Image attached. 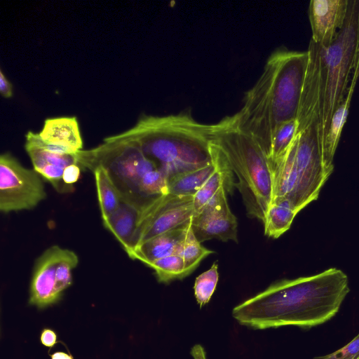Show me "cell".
Listing matches in <instances>:
<instances>
[{"label": "cell", "mask_w": 359, "mask_h": 359, "mask_svg": "<svg viewBox=\"0 0 359 359\" xmlns=\"http://www.w3.org/2000/svg\"><path fill=\"white\" fill-rule=\"evenodd\" d=\"M350 291L348 278L337 268L316 275L283 279L233 308V317L253 329L310 328L331 320Z\"/></svg>", "instance_id": "obj_1"}, {"label": "cell", "mask_w": 359, "mask_h": 359, "mask_svg": "<svg viewBox=\"0 0 359 359\" xmlns=\"http://www.w3.org/2000/svg\"><path fill=\"white\" fill-rule=\"evenodd\" d=\"M309 55L282 46L269 57L263 72L245 93L236 113L240 130L268 152L276 127L297 118Z\"/></svg>", "instance_id": "obj_2"}, {"label": "cell", "mask_w": 359, "mask_h": 359, "mask_svg": "<svg viewBox=\"0 0 359 359\" xmlns=\"http://www.w3.org/2000/svg\"><path fill=\"white\" fill-rule=\"evenodd\" d=\"M212 129L213 124L197 121L187 109L167 116L144 115L120 135L135 144L168 181L212 163Z\"/></svg>", "instance_id": "obj_3"}, {"label": "cell", "mask_w": 359, "mask_h": 359, "mask_svg": "<svg viewBox=\"0 0 359 359\" xmlns=\"http://www.w3.org/2000/svg\"><path fill=\"white\" fill-rule=\"evenodd\" d=\"M76 155L82 170L103 168L121 201L134 206L140 212V219L168 194L165 175L135 144L120 134L105 138L97 147L80 150Z\"/></svg>", "instance_id": "obj_4"}, {"label": "cell", "mask_w": 359, "mask_h": 359, "mask_svg": "<svg viewBox=\"0 0 359 359\" xmlns=\"http://www.w3.org/2000/svg\"><path fill=\"white\" fill-rule=\"evenodd\" d=\"M211 142L224 155L238 180L248 215L264 223L273 201V175L267 156L258 143L238 127L235 114L213 124Z\"/></svg>", "instance_id": "obj_5"}, {"label": "cell", "mask_w": 359, "mask_h": 359, "mask_svg": "<svg viewBox=\"0 0 359 359\" xmlns=\"http://www.w3.org/2000/svg\"><path fill=\"white\" fill-rule=\"evenodd\" d=\"M320 47L321 144L332 116L359 71V0H348L344 23L327 48Z\"/></svg>", "instance_id": "obj_6"}, {"label": "cell", "mask_w": 359, "mask_h": 359, "mask_svg": "<svg viewBox=\"0 0 359 359\" xmlns=\"http://www.w3.org/2000/svg\"><path fill=\"white\" fill-rule=\"evenodd\" d=\"M319 112L318 95H306L301 99L295 140L297 183L290 201L297 213L318 198L322 187L329 178L323 163Z\"/></svg>", "instance_id": "obj_7"}, {"label": "cell", "mask_w": 359, "mask_h": 359, "mask_svg": "<svg viewBox=\"0 0 359 359\" xmlns=\"http://www.w3.org/2000/svg\"><path fill=\"white\" fill-rule=\"evenodd\" d=\"M47 197L41 177L24 167L9 153L0 156V210L3 213L29 210Z\"/></svg>", "instance_id": "obj_8"}, {"label": "cell", "mask_w": 359, "mask_h": 359, "mask_svg": "<svg viewBox=\"0 0 359 359\" xmlns=\"http://www.w3.org/2000/svg\"><path fill=\"white\" fill-rule=\"evenodd\" d=\"M194 215L193 196L167 194L140 217L133 240V252L142 243L184 226Z\"/></svg>", "instance_id": "obj_9"}, {"label": "cell", "mask_w": 359, "mask_h": 359, "mask_svg": "<svg viewBox=\"0 0 359 359\" xmlns=\"http://www.w3.org/2000/svg\"><path fill=\"white\" fill-rule=\"evenodd\" d=\"M227 192L217 197L191 219V229L200 243L211 239L237 242L238 222L229 208Z\"/></svg>", "instance_id": "obj_10"}, {"label": "cell", "mask_w": 359, "mask_h": 359, "mask_svg": "<svg viewBox=\"0 0 359 359\" xmlns=\"http://www.w3.org/2000/svg\"><path fill=\"white\" fill-rule=\"evenodd\" d=\"M62 248L54 245L47 248L36 259L29 287V304L44 309L62 297L57 289L56 268Z\"/></svg>", "instance_id": "obj_11"}, {"label": "cell", "mask_w": 359, "mask_h": 359, "mask_svg": "<svg viewBox=\"0 0 359 359\" xmlns=\"http://www.w3.org/2000/svg\"><path fill=\"white\" fill-rule=\"evenodd\" d=\"M348 0H311L309 18L311 39L322 48L334 41L346 20Z\"/></svg>", "instance_id": "obj_12"}, {"label": "cell", "mask_w": 359, "mask_h": 359, "mask_svg": "<svg viewBox=\"0 0 359 359\" xmlns=\"http://www.w3.org/2000/svg\"><path fill=\"white\" fill-rule=\"evenodd\" d=\"M25 150L30 158L33 169L60 194L71 193L74 189L67 186L62 180L65 169L79 163L75 154L53 152L41 147L26 142Z\"/></svg>", "instance_id": "obj_13"}, {"label": "cell", "mask_w": 359, "mask_h": 359, "mask_svg": "<svg viewBox=\"0 0 359 359\" xmlns=\"http://www.w3.org/2000/svg\"><path fill=\"white\" fill-rule=\"evenodd\" d=\"M210 150L215 168L211 175L193 196L195 214L201 212L212 202L223 190H226L228 194H232L235 187L233 172L222 151L211 141Z\"/></svg>", "instance_id": "obj_14"}, {"label": "cell", "mask_w": 359, "mask_h": 359, "mask_svg": "<svg viewBox=\"0 0 359 359\" xmlns=\"http://www.w3.org/2000/svg\"><path fill=\"white\" fill-rule=\"evenodd\" d=\"M358 76L359 71L353 76L346 97L334 111L322 144L323 163L328 177L330 176L334 169V156L341 137L342 129L348 115L352 96Z\"/></svg>", "instance_id": "obj_15"}, {"label": "cell", "mask_w": 359, "mask_h": 359, "mask_svg": "<svg viewBox=\"0 0 359 359\" xmlns=\"http://www.w3.org/2000/svg\"><path fill=\"white\" fill-rule=\"evenodd\" d=\"M39 134L44 142L73 154L82 150L83 142L75 117L47 118Z\"/></svg>", "instance_id": "obj_16"}, {"label": "cell", "mask_w": 359, "mask_h": 359, "mask_svg": "<svg viewBox=\"0 0 359 359\" xmlns=\"http://www.w3.org/2000/svg\"><path fill=\"white\" fill-rule=\"evenodd\" d=\"M139 219V211L134 206L122 201L112 215L102 220L104 228L114 236L129 257L133 252Z\"/></svg>", "instance_id": "obj_17"}, {"label": "cell", "mask_w": 359, "mask_h": 359, "mask_svg": "<svg viewBox=\"0 0 359 359\" xmlns=\"http://www.w3.org/2000/svg\"><path fill=\"white\" fill-rule=\"evenodd\" d=\"M184 226L161 233L142 243L135 248L130 258L148 265L158 259L175 254Z\"/></svg>", "instance_id": "obj_18"}, {"label": "cell", "mask_w": 359, "mask_h": 359, "mask_svg": "<svg viewBox=\"0 0 359 359\" xmlns=\"http://www.w3.org/2000/svg\"><path fill=\"white\" fill-rule=\"evenodd\" d=\"M215 168L212 161L210 164L174 176L168 181V194L194 196L213 172Z\"/></svg>", "instance_id": "obj_19"}, {"label": "cell", "mask_w": 359, "mask_h": 359, "mask_svg": "<svg viewBox=\"0 0 359 359\" xmlns=\"http://www.w3.org/2000/svg\"><path fill=\"white\" fill-rule=\"evenodd\" d=\"M191 219L184 226L182 235L176 246L175 254L181 257L185 264L187 275H189L208 255L214 253L203 247L191 229Z\"/></svg>", "instance_id": "obj_20"}, {"label": "cell", "mask_w": 359, "mask_h": 359, "mask_svg": "<svg viewBox=\"0 0 359 359\" xmlns=\"http://www.w3.org/2000/svg\"><path fill=\"white\" fill-rule=\"evenodd\" d=\"M90 170L94 175L102 219L104 220L118 210L122 201L103 168L96 166Z\"/></svg>", "instance_id": "obj_21"}, {"label": "cell", "mask_w": 359, "mask_h": 359, "mask_svg": "<svg viewBox=\"0 0 359 359\" xmlns=\"http://www.w3.org/2000/svg\"><path fill=\"white\" fill-rule=\"evenodd\" d=\"M297 214L288 201L272 202L265 215L264 234L278 238L290 228Z\"/></svg>", "instance_id": "obj_22"}, {"label": "cell", "mask_w": 359, "mask_h": 359, "mask_svg": "<svg viewBox=\"0 0 359 359\" xmlns=\"http://www.w3.org/2000/svg\"><path fill=\"white\" fill-rule=\"evenodd\" d=\"M297 118L276 127L267 156L271 168L280 163L285 157L297 137Z\"/></svg>", "instance_id": "obj_23"}, {"label": "cell", "mask_w": 359, "mask_h": 359, "mask_svg": "<svg viewBox=\"0 0 359 359\" xmlns=\"http://www.w3.org/2000/svg\"><path fill=\"white\" fill-rule=\"evenodd\" d=\"M154 271L158 282L168 283L187 276L183 259L175 254L158 259L147 265Z\"/></svg>", "instance_id": "obj_24"}, {"label": "cell", "mask_w": 359, "mask_h": 359, "mask_svg": "<svg viewBox=\"0 0 359 359\" xmlns=\"http://www.w3.org/2000/svg\"><path fill=\"white\" fill-rule=\"evenodd\" d=\"M218 278V265L216 262L196 278L194 286V295L200 308L210 301L215 290Z\"/></svg>", "instance_id": "obj_25"}, {"label": "cell", "mask_w": 359, "mask_h": 359, "mask_svg": "<svg viewBox=\"0 0 359 359\" xmlns=\"http://www.w3.org/2000/svg\"><path fill=\"white\" fill-rule=\"evenodd\" d=\"M79 263V257L74 251L62 248L56 268L57 289L62 295L63 292L72 283V271Z\"/></svg>", "instance_id": "obj_26"}, {"label": "cell", "mask_w": 359, "mask_h": 359, "mask_svg": "<svg viewBox=\"0 0 359 359\" xmlns=\"http://www.w3.org/2000/svg\"><path fill=\"white\" fill-rule=\"evenodd\" d=\"M359 357V333L347 344L339 349L313 359H357Z\"/></svg>", "instance_id": "obj_27"}, {"label": "cell", "mask_w": 359, "mask_h": 359, "mask_svg": "<svg viewBox=\"0 0 359 359\" xmlns=\"http://www.w3.org/2000/svg\"><path fill=\"white\" fill-rule=\"evenodd\" d=\"M81 170L82 168L79 163H74L67 166L65 169L62 175L64 183L67 186L74 189V184L79 179Z\"/></svg>", "instance_id": "obj_28"}, {"label": "cell", "mask_w": 359, "mask_h": 359, "mask_svg": "<svg viewBox=\"0 0 359 359\" xmlns=\"http://www.w3.org/2000/svg\"><path fill=\"white\" fill-rule=\"evenodd\" d=\"M41 342L43 345L52 348L57 343V334L51 329H43L41 334Z\"/></svg>", "instance_id": "obj_29"}, {"label": "cell", "mask_w": 359, "mask_h": 359, "mask_svg": "<svg viewBox=\"0 0 359 359\" xmlns=\"http://www.w3.org/2000/svg\"><path fill=\"white\" fill-rule=\"evenodd\" d=\"M0 92L1 94L6 98L11 97L13 95L12 85L8 81L1 70L0 71Z\"/></svg>", "instance_id": "obj_30"}, {"label": "cell", "mask_w": 359, "mask_h": 359, "mask_svg": "<svg viewBox=\"0 0 359 359\" xmlns=\"http://www.w3.org/2000/svg\"><path fill=\"white\" fill-rule=\"evenodd\" d=\"M191 354L194 359H206L205 352L201 344H196L191 350Z\"/></svg>", "instance_id": "obj_31"}, {"label": "cell", "mask_w": 359, "mask_h": 359, "mask_svg": "<svg viewBox=\"0 0 359 359\" xmlns=\"http://www.w3.org/2000/svg\"><path fill=\"white\" fill-rule=\"evenodd\" d=\"M51 359H73L71 355L66 353L57 351L50 355Z\"/></svg>", "instance_id": "obj_32"}, {"label": "cell", "mask_w": 359, "mask_h": 359, "mask_svg": "<svg viewBox=\"0 0 359 359\" xmlns=\"http://www.w3.org/2000/svg\"><path fill=\"white\" fill-rule=\"evenodd\" d=\"M357 359H359V357Z\"/></svg>", "instance_id": "obj_33"}]
</instances>
